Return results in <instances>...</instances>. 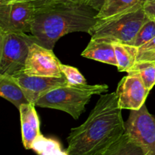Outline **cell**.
Here are the masks:
<instances>
[{
  "mask_svg": "<svg viewBox=\"0 0 155 155\" xmlns=\"http://www.w3.org/2000/svg\"><path fill=\"white\" fill-rule=\"evenodd\" d=\"M126 133L116 92L100 96L86 120L67 138L69 155H101Z\"/></svg>",
  "mask_w": 155,
  "mask_h": 155,
  "instance_id": "obj_1",
  "label": "cell"
},
{
  "mask_svg": "<svg viewBox=\"0 0 155 155\" xmlns=\"http://www.w3.org/2000/svg\"><path fill=\"white\" fill-rule=\"evenodd\" d=\"M98 11L86 4L49 2L36 7L31 33L38 43L52 49L59 39L74 32L89 33Z\"/></svg>",
  "mask_w": 155,
  "mask_h": 155,
  "instance_id": "obj_2",
  "label": "cell"
},
{
  "mask_svg": "<svg viewBox=\"0 0 155 155\" xmlns=\"http://www.w3.org/2000/svg\"><path fill=\"white\" fill-rule=\"evenodd\" d=\"M108 91L106 84L80 85L57 88L39 98L35 105L43 108L62 110L78 120L86 110V106L94 95H101Z\"/></svg>",
  "mask_w": 155,
  "mask_h": 155,
  "instance_id": "obj_3",
  "label": "cell"
},
{
  "mask_svg": "<svg viewBox=\"0 0 155 155\" xmlns=\"http://www.w3.org/2000/svg\"><path fill=\"white\" fill-rule=\"evenodd\" d=\"M144 5L109 19L98 20L89 33L91 39L133 45L141 27L150 19Z\"/></svg>",
  "mask_w": 155,
  "mask_h": 155,
  "instance_id": "obj_4",
  "label": "cell"
},
{
  "mask_svg": "<svg viewBox=\"0 0 155 155\" xmlns=\"http://www.w3.org/2000/svg\"><path fill=\"white\" fill-rule=\"evenodd\" d=\"M36 42L25 33H0V75L13 77L22 73L30 45Z\"/></svg>",
  "mask_w": 155,
  "mask_h": 155,
  "instance_id": "obj_5",
  "label": "cell"
},
{
  "mask_svg": "<svg viewBox=\"0 0 155 155\" xmlns=\"http://www.w3.org/2000/svg\"><path fill=\"white\" fill-rule=\"evenodd\" d=\"M35 12L33 2L0 1V33H31Z\"/></svg>",
  "mask_w": 155,
  "mask_h": 155,
  "instance_id": "obj_6",
  "label": "cell"
},
{
  "mask_svg": "<svg viewBox=\"0 0 155 155\" xmlns=\"http://www.w3.org/2000/svg\"><path fill=\"white\" fill-rule=\"evenodd\" d=\"M126 133L142 146L147 155H155V117L146 104L139 110H132L125 123Z\"/></svg>",
  "mask_w": 155,
  "mask_h": 155,
  "instance_id": "obj_7",
  "label": "cell"
},
{
  "mask_svg": "<svg viewBox=\"0 0 155 155\" xmlns=\"http://www.w3.org/2000/svg\"><path fill=\"white\" fill-rule=\"evenodd\" d=\"M61 64L52 49L35 42L30 45L22 73L28 76L63 77Z\"/></svg>",
  "mask_w": 155,
  "mask_h": 155,
  "instance_id": "obj_8",
  "label": "cell"
},
{
  "mask_svg": "<svg viewBox=\"0 0 155 155\" xmlns=\"http://www.w3.org/2000/svg\"><path fill=\"white\" fill-rule=\"evenodd\" d=\"M149 92L139 74H128L123 77L116 90L120 107L130 110H139L145 104Z\"/></svg>",
  "mask_w": 155,
  "mask_h": 155,
  "instance_id": "obj_9",
  "label": "cell"
},
{
  "mask_svg": "<svg viewBox=\"0 0 155 155\" xmlns=\"http://www.w3.org/2000/svg\"><path fill=\"white\" fill-rule=\"evenodd\" d=\"M12 77L23 89L29 102L34 104L39 98L50 91L69 85L65 77H38L21 73Z\"/></svg>",
  "mask_w": 155,
  "mask_h": 155,
  "instance_id": "obj_10",
  "label": "cell"
},
{
  "mask_svg": "<svg viewBox=\"0 0 155 155\" xmlns=\"http://www.w3.org/2000/svg\"><path fill=\"white\" fill-rule=\"evenodd\" d=\"M35 107L34 104L29 103L22 104L18 109L21 118L22 143L27 150L31 149L35 139L42 134L39 129V117Z\"/></svg>",
  "mask_w": 155,
  "mask_h": 155,
  "instance_id": "obj_11",
  "label": "cell"
},
{
  "mask_svg": "<svg viewBox=\"0 0 155 155\" xmlns=\"http://www.w3.org/2000/svg\"><path fill=\"white\" fill-rule=\"evenodd\" d=\"M81 55L112 66H117L113 43L102 39H91L86 48L81 53Z\"/></svg>",
  "mask_w": 155,
  "mask_h": 155,
  "instance_id": "obj_12",
  "label": "cell"
},
{
  "mask_svg": "<svg viewBox=\"0 0 155 155\" xmlns=\"http://www.w3.org/2000/svg\"><path fill=\"white\" fill-rule=\"evenodd\" d=\"M145 0H104L97 14L98 21L107 20L143 6Z\"/></svg>",
  "mask_w": 155,
  "mask_h": 155,
  "instance_id": "obj_13",
  "label": "cell"
},
{
  "mask_svg": "<svg viewBox=\"0 0 155 155\" xmlns=\"http://www.w3.org/2000/svg\"><path fill=\"white\" fill-rule=\"evenodd\" d=\"M0 95L18 109L22 104L30 103L21 86L10 76L0 75Z\"/></svg>",
  "mask_w": 155,
  "mask_h": 155,
  "instance_id": "obj_14",
  "label": "cell"
},
{
  "mask_svg": "<svg viewBox=\"0 0 155 155\" xmlns=\"http://www.w3.org/2000/svg\"><path fill=\"white\" fill-rule=\"evenodd\" d=\"M101 155H147L142 145L132 136L124 133Z\"/></svg>",
  "mask_w": 155,
  "mask_h": 155,
  "instance_id": "obj_15",
  "label": "cell"
},
{
  "mask_svg": "<svg viewBox=\"0 0 155 155\" xmlns=\"http://www.w3.org/2000/svg\"><path fill=\"white\" fill-rule=\"evenodd\" d=\"M114 47L115 55L117 61V70L119 72L128 74L133 68L136 59L137 47L120 42H112Z\"/></svg>",
  "mask_w": 155,
  "mask_h": 155,
  "instance_id": "obj_16",
  "label": "cell"
},
{
  "mask_svg": "<svg viewBox=\"0 0 155 155\" xmlns=\"http://www.w3.org/2000/svg\"><path fill=\"white\" fill-rule=\"evenodd\" d=\"M31 150L38 155H69L56 139L40 134L33 142Z\"/></svg>",
  "mask_w": 155,
  "mask_h": 155,
  "instance_id": "obj_17",
  "label": "cell"
},
{
  "mask_svg": "<svg viewBox=\"0 0 155 155\" xmlns=\"http://www.w3.org/2000/svg\"><path fill=\"white\" fill-rule=\"evenodd\" d=\"M128 74H139L145 87L151 91L155 85V64H142L134 65Z\"/></svg>",
  "mask_w": 155,
  "mask_h": 155,
  "instance_id": "obj_18",
  "label": "cell"
},
{
  "mask_svg": "<svg viewBox=\"0 0 155 155\" xmlns=\"http://www.w3.org/2000/svg\"><path fill=\"white\" fill-rule=\"evenodd\" d=\"M142 64H155V37L145 45L137 48L134 65Z\"/></svg>",
  "mask_w": 155,
  "mask_h": 155,
  "instance_id": "obj_19",
  "label": "cell"
},
{
  "mask_svg": "<svg viewBox=\"0 0 155 155\" xmlns=\"http://www.w3.org/2000/svg\"><path fill=\"white\" fill-rule=\"evenodd\" d=\"M155 37V22L150 18L146 23L143 24L139 33L136 35L133 46L139 47L145 45Z\"/></svg>",
  "mask_w": 155,
  "mask_h": 155,
  "instance_id": "obj_20",
  "label": "cell"
},
{
  "mask_svg": "<svg viewBox=\"0 0 155 155\" xmlns=\"http://www.w3.org/2000/svg\"><path fill=\"white\" fill-rule=\"evenodd\" d=\"M61 70L66 77L70 86H80L87 84L86 78L77 68L70 65L61 64Z\"/></svg>",
  "mask_w": 155,
  "mask_h": 155,
  "instance_id": "obj_21",
  "label": "cell"
},
{
  "mask_svg": "<svg viewBox=\"0 0 155 155\" xmlns=\"http://www.w3.org/2000/svg\"><path fill=\"white\" fill-rule=\"evenodd\" d=\"M144 8L151 19L155 18V2H146L144 5Z\"/></svg>",
  "mask_w": 155,
  "mask_h": 155,
  "instance_id": "obj_22",
  "label": "cell"
},
{
  "mask_svg": "<svg viewBox=\"0 0 155 155\" xmlns=\"http://www.w3.org/2000/svg\"><path fill=\"white\" fill-rule=\"evenodd\" d=\"M104 2V0H87L86 5L93 8L94 9H95V10L98 12L101 9Z\"/></svg>",
  "mask_w": 155,
  "mask_h": 155,
  "instance_id": "obj_23",
  "label": "cell"
},
{
  "mask_svg": "<svg viewBox=\"0 0 155 155\" xmlns=\"http://www.w3.org/2000/svg\"><path fill=\"white\" fill-rule=\"evenodd\" d=\"M87 0H48L46 3L49 2H60V3H69V4H86ZM43 4V5H45Z\"/></svg>",
  "mask_w": 155,
  "mask_h": 155,
  "instance_id": "obj_24",
  "label": "cell"
},
{
  "mask_svg": "<svg viewBox=\"0 0 155 155\" xmlns=\"http://www.w3.org/2000/svg\"><path fill=\"white\" fill-rule=\"evenodd\" d=\"M48 1V0H35V1L33 2V3L34 4L35 7H38V6H40L46 3Z\"/></svg>",
  "mask_w": 155,
  "mask_h": 155,
  "instance_id": "obj_25",
  "label": "cell"
},
{
  "mask_svg": "<svg viewBox=\"0 0 155 155\" xmlns=\"http://www.w3.org/2000/svg\"><path fill=\"white\" fill-rule=\"evenodd\" d=\"M0 1H4V2H15V1H30L33 2L35 0H0Z\"/></svg>",
  "mask_w": 155,
  "mask_h": 155,
  "instance_id": "obj_26",
  "label": "cell"
},
{
  "mask_svg": "<svg viewBox=\"0 0 155 155\" xmlns=\"http://www.w3.org/2000/svg\"><path fill=\"white\" fill-rule=\"evenodd\" d=\"M155 2V0H145V2Z\"/></svg>",
  "mask_w": 155,
  "mask_h": 155,
  "instance_id": "obj_27",
  "label": "cell"
},
{
  "mask_svg": "<svg viewBox=\"0 0 155 155\" xmlns=\"http://www.w3.org/2000/svg\"><path fill=\"white\" fill-rule=\"evenodd\" d=\"M151 19H153L154 21V22H155V18H151Z\"/></svg>",
  "mask_w": 155,
  "mask_h": 155,
  "instance_id": "obj_28",
  "label": "cell"
}]
</instances>
